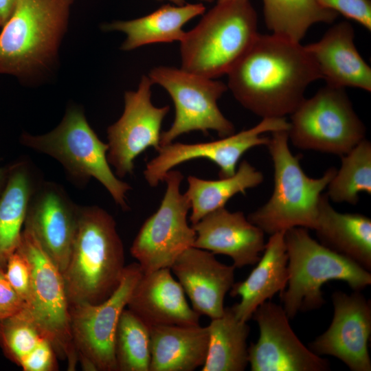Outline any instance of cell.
I'll return each mask as SVG.
<instances>
[{
	"label": "cell",
	"instance_id": "obj_16",
	"mask_svg": "<svg viewBox=\"0 0 371 371\" xmlns=\"http://www.w3.org/2000/svg\"><path fill=\"white\" fill-rule=\"evenodd\" d=\"M334 315L328 328L309 344L317 355H331L352 371H370L368 341L371 334L370 303L355 291L332 295Z\"/></svg>",
	"mask_w": 371,
	"mask_h": 371
},
{
	"label": "cell",
	"instance_id": "obj_22",
	"mask_svg": "<svg viewBox=\"0 0 371 371\" xmlns=\"http://www.w3.org/2000/svg\"><path fill=\"white\" fill-rule=\"evenodd\" d=\"M284 232L271 235L256 267L245 280L234 282L229 290L232 297H240V302L231 308L243 322H247L260 304L286 287L288 254Z\"/></svg>",
	"mask_w": 371,
	"mask_h": 371
},
{
	"label": "cell",
	"instance_id": "obj_21",
	"mask_svg": "<svg viewBox=\"0 0 371 371\" xmlns=\"http://www.w3.org/2000/svg\"><path fill=\"white\" fill-rule=\"evenodd\" d=\"M355 31L348 21L332 25L317 41L305 45L321 79L326 85L371 91V68L355 45Z\"/></svg>",
	"mask_w": 371,
	"mask_h": 371
},
{
	"label": "cell",
	"instance_id": "obj_38",
	"mask_svg": "<svg viewBox=\"0 0 371 371\" xmlns=\"http://www.w3.org/2000/svg\"><path fill=\"white\" fill-rule=\"evenodd\" d=\"M157 1H167L172 3L174 5H183L186 4V0H157ZM200 1H203V2H207V3H212L215 0H200Z\"/></svg>",
	"mask_w": 371,
	"mask_h": 371
},
{
	"label": "cell",
	"instance_id": "obj_40",
	"mask_svg": "<svg viewBox=\"0 0 371 371\" xmlns=\"http://www.w3.org/2000/svg\"><path fill=\"white\" fill-rule=\"evenodd\" d=\"M0 26H2V19H1V14H0Z\"/></svg>",
	"mask_w": 371,
	"mask_h": 371
},
{
	"label": "cell",
	"instance_id": "obj_33",
	"mask_svg": "<svg viewBox=\"0 0 371 371\" xmlns=\"http://www.w3.org/2000/svg\"><path fill=\"white\" fill-rule=\"evenodd\" d=\"M4 271L8 281L26 305L32 289V270L27 258L17 249L8 258Z\"/></svg>",
	"mask_w": 371,
	"mask_h": 371
},
{
	"label": "cell",
	"instance_id": "obj_26",
	"mask_svg": "<svg viewBox=\"0 0 371 371\" xmlns=\"http://www.w3.org/2000/svg\"><path fill=\"white\" fill-rule=\"evenodd\" d=\"M30 166H13L0 196V267L5 270L8 258L17 250L30 199L36 190Z\"/></svg>",
	"mask_w": 371,
	"mask_h": 371
},
{
	"label": "cell",
	"instance_id": "obj_30",
	"mask_svg": "<svg viewBox=\"0 0 371 371\" xmlns=\"http://www.w3.org/2000/svg\"><path fill=\"white\" fill-rule=\"evenodd\" d=\"M341 157V167L326 194L333 202L356 205L359 193L371 194V143L365 138Z\"/></svg>",
	"mask_w": 371,
	"mask_h": 371
},
{
	"label": "cell",
	"instance_id": "obj_3",
	"mask_svg": "<svg viewBox=\"0 0 371 371\" xmlns=\"http://www.w3.org/2000/svg\"><path fill=\"white\" fill-rule=\"evenodd\" d=\"M74 0H18L0 33V74L30 80L58 58Z\"/></svg>",
	"mask_w": 371,
	"mask_h": 371
},
{
	"label": "cell",
	"instance_id": "obj_7",
	"mask_svg": "<svg viewBox=\"0 0 371 371\" xmlns=\"http://www.w3.org/2000/svg\"><path fill=\"white\" fill-rule=\"evenodd\" d=\"M22 143L59 161L76 183L98 181L123 210H128L126 194L131 186L114 174L107 160L108 144L101 141L79 107L67 109L60 123L50 132L24 133Z\"/></svg>",
	"mask_w": 371,
	"mask_h": 371
},
{
	"label": "cell",
	"instance_id": "obj_17",
	"mask_svg": "<svg viewBox=\"0 0 371 371\" xmlns=\"http://www.w3.org/2000/svg\"><path fill=\"white\" fill-rule=\"evenodd\" d=\"M78 207L60 186L52 182L36 188L28 205L24 227L62 273L75 237Z\"/></svg>",
	"mask_w": 371,
	"mask_h": 371
},
{
	"label": "cell",
	"instance_id": "obj_39",
	"mask_svg": "<svg viewBox=\"0 0 371 371\" xmlns=\"http://www.w3.org/2000/svg\"><path fill=\"white\" fill-rule=\"evenodd\" d=\"M5 170L0 168V188H1V186L3 184L5 177Z\"/></svg>",
	"mask_w": 371,
	"mask_h": 371
},
{
	"label": "cell",
	"instance_id": "obj_9",
	"mask_svg": "<svg viewBox=\"0 0 371 371\" xmlns=\"http://www.w3.org/2000/svg\"><path fill=\"white\" fill-rule=\"evenodd\" d=\"M32 270L29 302L23 310L52 344L58 357L74 371L78 363L69 321V303L62 272L43 251L30 229L25 227L18 247Z\"/></svg>",
	"mask_w": 371,
	"mask_h": 371
},
{
	"label": "cell",
	"instance_id": "obj_11",
	"mask_svg": "<svg viewBox=\"0 0 371 371\" xmlns=\"http://www.w3.org/2000/svg\"><path fill=\"white\" fill-rule=\"evenodd\" d=\"M142 274L138 262L126 265L119 286L98 304H69L73 344L78 363L86 371H117L115 335L122 311Z\"/></svg>",
	"mask_w": 371,
	"mask_h": 371
},
{
	"label": "cell",
	"instance_id": "obj_20",
	"mask_svg": "<svg viewBox=\"0 0 371 371\" xmlns=\"http://www.w3.org/2000/svg\"><path fill=\"white\" fill-rule=\"evenodd\" d=\"M126 307L149 328L200 325L201 315L188 304L182 286L170 268L142 273Z\"/></svg>",
	"mask_w": 371,
	"mask_h": 371
},
{
	"label": "cell",
	"instance_id": "obj_15",
	"mask_svg": "<svg viewBox=\"0 0 371 371\" xmlns=\"http://www.w3.org/2000/svg\"><path fill=\"white\" fill-rule=\"evenodd\" d=\"M260 335L248 348L252 371H326L329 362L308 349L292 330L283 307L267 300L252 317Z\"/></svg>",
	"mask_w": 371,
	"mask_h": 371
},
{
	"label": "cell",
	"instance_id": "obj_36",
	"mask_svg": "<svg viewBox=\"0 0 371 371\" xmlns=\"http://www.w3.org/2000/svg\"><path fill=\"white\" fill-rule=\"evenodd\" d=\"M25 307V302L12 287L4 269L0 267V320L18 314Z\"/></svg>",
	"mask_w": 371,
	"mask_h": 371
},
{
	"label": "cell",
	"instance_id": "obj_25",
	"mask_svg": "<svg viewBox=\"0 0 371 371\" xmlns=\"http://www.w3.org/2000/svg\"><path fill=\"white\" fill-rule=\"evenodd\" d=\"M205 12V7L201 3L166 4L139 18L104 24L102 29L125 34L121 49L131 51L149 44L180 42L186 33L183 26Z\"/></svg>",
	"mask_w": 371,
	"mask_h": 371
},
{
	"label": "cell",
	"instance_id": "obj_27",
	"mask_svg": "<svg viewBox=\"0 0 371 371\" xmlns=\"http://www.w3.org/2000/svg\"><path fill=\"white\" fill-rule=\"evenodd\" d=\"M188 188L184 194L190 204L192 225L209 213L225 207L227 201L238 193L261 184L263 174L247 161L240 162L236 172L229 177L207 180L190 175Z\"/></svg>",
	"mask_w": 371,
	"mask_h": 371
},
{
	"label": "cell",
	"instance_id": "obj_19",
	"mask_svg": "<svg viewBox=\"0 0 371 371\" xmlns=\"http://www.w3.org/2000/svg\"><path fill=\"white\" fill-rule=\"evenodd\" d=\"M192 227L196 232L193 247L228 256L236 268L256 264L265 247V232L243 212H231L223 207Z\"/></svg>",
	"mask_w": 371,
	"mask_h": 371
},
{
	"label": "cell",
	"instance_id": "obj_2",
	"mask_svg": "<svg viewBox=\"0 0 371 371\" xmlns=\"http://www.w3.org/2000/svg\"><path fill=\"white\" fill-rule=\"evenodd\" d=\"M125 267L113 216L98 206L78 207L76 234L62 273L69 304L106 300L119 286Z\"/></svg>",
	"mask_w": 371,
	"mask_h": 371
},
{
	"label": "cell",
	"instance_id": "obj_12",
	"mask_svg": "<svg viewBox=\"0 0 371 371\" xmlns=\"http://www.w3.org/2000/svg\"><path fill=\"white\" fill-rule=\"evenodd\" d=\"M182 173L169 170L164 178L166 190L157 210L143 223L130 249L143 273L171 267L187 249L193 247L196 232L188 223L190 204L180 192Z\"/></svg>",
	"mask_w": 371,
	"mask_h": 371
},
{
	"label": "cell",
	"instance_id": "obj_18",
	"mask_svg": "<svg viewBox=\"0 0 371 371\" xmlns=\"http://www.w3.org/2000/svg\"><path fill=\"white\" fill-rule=\"evenodd\" d=\"M235 269L217 260L213 253L194 247L185 250L170 267L192 308L211 319L224 313V300L234 284Z\"/></svg>",
	"mask_w": 371,
	"mask_h": 371
},
{
	"label": "cell",
	"instance_id": "obj_8",
	"mask_svg": "<svg viewBox=\"0 0 371 371\" xmlns=\"http://www.w3.org/2000/svg\"><path fill=\"white\" fill-rule=\"evenodd\" d=\"M290 116L289 139L300 149L342 156L366 138V127L344 88L326 85Z\"/></svg>",
	"mask_w": 371,
	"mask_h": 371
},
{
	"label": "cell",
	"instance_id": "obj_1",
	"mask_svg": "<svg viewBox=\"0 0 371 371\" xmlns=\"http://www.w3.org/2000/svg\"><path fill=\"white\" fill-rule=\"evenodd\" d=\"M227 75L235 99L262 118L291 115L321 79L305 46L272 34H259Z\"/></svg>",
	"mask_w": 371,
	"mask_h": 371
},
{
	"label": "cell",
	"instance_id": "obj_37",
	"mask_svg": "<svg viewBox=\"0 0 371 371\" xmlns=\"http://www.w3.org/2000/svg\"><path fill=\"white\" fill-rule=\"evenodd\" d=\"M17 1L18 0H0V14L2 19V26L12 14Z\"/></svg>",
	"mask_w": 371,
	"mask_h": 371
},
{
	"label": "cell",
	"instance_id": "obj_10",
	"mask_svg": "<svg viewBox=\"0 0 371 371\" xmlns=\"http://www.w3.org/2000/svg\"><path fill=\"white\" fill-rule=\"evenodd\" d=\"M148 76L168 93L175 109L172 125L161 133L160 147L192 131L207 135L209 131H214L221 138L235 133L233 123L217 104L228 89L223 82L167 66L151 69Z\"/></svg>",
	"mask_w": 371,
	"mask_h": 371
},
{
	"label": "cell",
	"instance_id": "obj_4",
	"mask_svg": "<svg viewBox=\"0 0 371 371\" xmlns=\"http://www.w3.org/2000/svg\"><path fill=\"white\" fill-rule=\"evenodd\" d=\"M258 34L250 0L217 1L179 42L181 68L213 79L227 74Z\"/></svg>",
	"mask_w": 371,
	"mask_h": 371
},
{
	"label": "cell",
	"instance_id": "obj_6",
	"mask_svg": "<svg viewBox=\"0 0 371 371\" xmlns=\"http://www.w3.org/2000/svg\"><path fill=\"white\" fill-rule=\"evenodd\" d=\"M284 240L289 278L287 289L280 295L289 319L300 311L320 308L325 303L321 288L328 281H344L354 291L371 284L368 270L312 238L307 229H288Z\"/></svg>",
	"mask_w": 371,
	"mask_h": 371
},
{
	"label": "cell",
	"instance_id": "obj_35",
	"mask_svg": "<svg viewBox=\"0 0 371 371\" xmlns=\"http://www.w3.org/2000/svg\"><path fill=\"white\" fill-rule=\"evenodd\" d=\"M58 355L50 341L45 338L22 361L24 371H55L58 370Z\"/></svg>",
	"mask_w": 371,
	"mask_h": 371
},
{
	"label": "cell",
	"instance_id": "obj_13",
	"mask_svg": "<svg viewBox=\"0 0 371 371\" xmlns=\"http://www.w3.org/2000/svg\"><path fill=\"white\" fill-rule=\"evenodd\" d=\"M289 128L285 117L262 118L254 126L218 140L195 144L173 142L161 146L158 155L146 164L145 180L150 187H156L174 167L196 159L212 161L219 168V178L229 177L236 172L240 159L247 151L267 146L269 137L263 136L265 133Z\"/></svg>",
	"mask_w": 371,
	"mask_h": 371
},
{
	"label": "cell",
	"instance_id": "obj_23",
	"mask_svg": "<svg viewBox=\"0 0 371 371\" xmlns=\"http://www.w3.org/2000/svg\"><path fill=\"white\" fill-rule=\"evenodd\" d=\"M320 243L365 269H371V220L358 213H341L321 196L314 229Z\"/></svg>",
	"mask_w": 371,
	"mask_h": 371
},
{
	"label": "cell",
	"instance_id": "obj_41",
	"mask_svg": "<svg viewBox=\"0 0 371 371\" xmlns=\"http://www.w3.org/2000/svg\"><path fill=\"white\" fill-rule=\"evenodd\" d=\"M217 1H225V0H216Z\"/></svg>",
	"mask_w": 371,
	"mask_h": 371
},
{
	"label": "cell",
	"instance_id": "obj_31",
	"mask_svg": "<svg viewBox=\"0 0 371 371\" xmlns=\"http://www.w3.org/2000/svg\"><path fill=\"white\" fill-rule=\"evenodd\" d=\"M114 350L117 371H149L150 328L128 308L120 317Z\"/></svg>",
	"mask_w": 371,
	"mask_h": 371
},
{
	"label": "cell",
	"instance_id": "obj_28",
	"mask_svg": "<svg viewBox=\"0 0 371 371\" xmlns=\"http://www.w3.org/2000/svg\"><path fill=\"white\" fill-rule=\"evenodd\" d=\"M209 344L202 371H243L248 362L249 326L238 319L231 307L207 326Z\"/></svg>",
	"mask_w": 371,
	"mask_h": 371
},
{
	"label": "cell",
	"instance_id": "obj_14",
	"mask_svg": "<svg viewBox=\"0 0 371 371\" xmlns=\"http://www.w3.org/2000/svg\"><path fill=\"white\" fill-rule=\"evenodd\" d=\"M153 85L144 75L136 91H126L123 113L107 128V160L117 177L132 175L135 159L147 148H160L161 124L170 106L153 104Z\"/></svg>",
	"mask_w": 371,
	"mask_h": 371
},
{
	"label": "cell",
	"instance_id": "obj_5",
	"mask_svg": "<svg viewBox=\"0 0 371 371\" xmlns=\"http://www.w3.org/2000/svg\"><path fill=\"white\" fill-rule=\"evenodd\" d=\"M288 130L271 132L267 144L273 164V190L268 201L247 219L270 235L301 227L314 229L322 192L337 169L328 168L319 178L308 177L292 155Z\"/></svg>",
	"mask_w": 371,
	"mask_h": 371
},
{
	"label": "cell",
	"instance_id": "obj_32",
	"mask_svg": "<svg viewBox=\"0 0 371 371\" xmlns=\"http://www.w3.org/2000/svg\"><path fill=\"white\" fill-rule=\"evenodd\" d=\"M45 338L23 311L0 320V348L19 367Z\"/></svg>",
	"mask_w": 371,
	"mask_h": 371
},
{
	"label": "cell",
	"instance_id": "obj_34",
	"mask_svg": "<svg viewBox=\"0 0 371 371\" xmlns=\"http://www.w3.org/2000/svg\"><path fill=\"white\" fill-rule=\"evenodd\" d=\"M323 7L354 20L371 30L370 0H317Z\"/></svg>",
	"mask_w": 371,
	"mask_h": 371
},
{
	"label": "cell",
	"instance_id": "obj_29",
	"mask_svg": "<svg viewBox=\"0 0 371 371\" xmlns=\"http://www.w3.org/2000/svg\"><path fill=\"white\" fill-rule=\"evenodd\" d=\"M262 1L265 22L271 34L296 43L313 25L332 23L338 15L317 0Z\"/></svg>",
	"mask_w": 371,
	"mask_h": 371
},
{
	"label": "cell",
	"instance_id": "obj_24",
	"mask_svg": "<svg viewBox=\"0 0 371 371\" xmlns=\"http://www.w3.org/2000/svg\"><path fill=\"white\" fill-rule=\"evenodd\" d=\"M150 337L149 371H192L205 361L207 326H154L150 327Z\"/></svg>",
	"mask_w": 371,
	"mask_h": 371
}]
</instances>
